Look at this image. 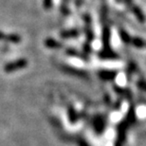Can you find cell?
<instances>
[{
    "mask_svg": "<svg viewBox=\"0 0 146 146\" xmlns=\"http://www.w3.org/2000/svg\"><path fill=\"white\" fill-rule=\"evenodd\" d=\"M28 65V61L26 59H19L15 62L9 63L8 65L4 66L5 72H13L15 70H18L20 68H24Z\"/></svg>",
    "mask_w": 146,
    "mask_h": 146,
    "instance_id": "1",
    "label": "cell"
},
{
    "mask_svg": "<svg viewBox=\"0 0 146 146\" xmlns=\"http://www.w3.org/2000/svg\"><path fill=\"white\" fill-rule=\"evenodd\" d=\"M5 41H8V42L11 43H20L21 42V37H20L18 34H8V35H5L4 37Z\"/></svg>",
    "mask_w": 146,
    "mask_h": 146,
    "instance_id": "2",
    "label": "cell"
},
{
    "mask_svg": "<svg viewBox=\"0 0 146 146\" xmlns=\"http://www.w3.org/2000/svg\"><path fill=\"white\" fill-rule=\"evenodd\" d=\"M46 45L48 46V48H56V46H59L60 45L58 43L55 42L54 40H51V39H48L46 41Z\"/></svg>",
    "mask_w": 146,
    "mask_h": 146,
    "instance_id": "3",
    "label": "cell"
},
{
    "mask_svg": "<svg viewBox=\"0 0 146 146\" xmlns=\"http://www.w3.org/2000/svg\"><path fill=\"white\" fill-rule=\"evenodd\" d=\"M44 7L46 9H49L51 7V0H44Z\"/></svg>",
    "mask_w": 146,
    "mask_h": 146,
    "instance_id": "4",
    "label": "cell"
},
{
    "mask_svg": "<svg viewBox=\"0 0 146 146\" xmlns=\"http://www.w3.org/2000/svg\"><path fill=\"white\" fill-rule=\"evenodd\" d=\"M4 37H5V34L2 33V31H0V40H2V39H4Z\"/></svg>",
    "mask_w": 146,
    "mask_h": 146,
    "instance_id": "5",
    "label": "cell"
}]
</instances>
